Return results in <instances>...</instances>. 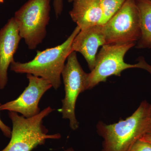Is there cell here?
I'll return each mask as SVG.
<instances>
[{
	"label": "cell",
	"mask_w": 151,
	"mask_h": 151,
	"mask_svg": "<svg viewBox=\"0 0 151 151\" xmlns=\"http://www.w3.org/2000/svg\"><path fill=\"white\" fill-rule=\"evenodd\" d=\"M150 104L141 103L132 116L118 123L97 124V132L103 138L101 151H128L132 146L151 129Z\"/></svg>",
	"instance_id": "6da1fadb"
},
{
	"label": "cell",
	"mask_w": 151,
	"mask_h": 151,
	"mask_svg": "<svg viewBox=\"0 0 151 151\" xmlns=\"http://www.w3.org/2000/svg\"><path fill=\"white\" fill-rule=\"evenodd\" d=\"M81 30L76 26L71 35L61 44L42 50H37L34 58L29 62L14 60L10 69L17 73L30 74L43 78L57 90L61 84V73L69 55L73 52V39Z\"/></svg>",
	"instance_id": "7a4b0ae2"
},
{
	"label": "cell",
	"mask_w": 151,
	"mask_h": 151,
	"mask_svg": "<svg viewBox=\"0 0 151 151\" xmlns=\"http://www.w3.org/2000/svg\"><path fill=\"white\" fill-rule=\"evenodd\" d=\"M53 111L48 107L29 118L9 111V117L12 123L11 140L1 151H32L38 146L44 145L47 139H60V134H48V130L43 125L44 119Z\"/></svg>",
	"instance_id": "3957f363"
},
{
	"label": "cell",
	"mask_w": 151,
	"mask_h": 151,
	"mask_svg": "<svg viewBox=\"0 0 151 151\" xmlns=\"http://www.w3.org/2000/svg\"><path fill=\"white\" fill-rule=\"evenodd\" d=\"M135 45V43H127L102 46L97 55L95 67L87 73L86 90L92 89L100 82H105L111 76H121L122 71L128 68H142L151 74V65L142 58L137 64H128L124 62L125 54Z\"/></svg>",
	"instance_id": "277c9868"
},
{
	"label": "cell",
	"mask_w": 151,
	"mask_h": 151,
	"mask_svg": "<svg viewBox=\"0 0 151 151\" xmlns=\"http://www.w3.org/2000/svg\"><path fill=\"white\" fill-rule=\"evenodd\" d=\"M51 1L28 0L15 13L19 35L30 50H35L46 37Z\"/></svg>",
	"instance_id": "5b68a950"
},
{
	"label": "cell",
	"mask_w": 151,
	"mask_h": 151,
	"mask_svg": "<svg viewBox=\"0 0 151 151\" xmlns=\"http://www.w3.org/2000/svg\"><path fill=\"white\" fill-rule=\"evenodd\" d=\"M103 27L106 45L135 43L139 40L140 25L136 0H126Z\"/></svg>",
	"instance_id": "8992f818"
},
{
	"label": "cell",
	"mask_w": 151,
	"mask_h": 151,
	"mask_svg": "<svg viewBox=\"0 0 151 151\" xmlns=\"http://www.w3.org/2000/svg\"><path fill=\"white\" fill-rule=\"evenodd\" d=\"M87 75L78 62L76 52H72L68 57L61 73L65 96L59 112L63 119L69 120L70 129L73 130L77 129L79 126L75 116L76 104L78 95L86 91Z\"/></svg>",
	"instance_id": "52a82bcc"
},
{
	"label": "cell",
	"mask_w": 151,
	"mask_h": 151,
	"mask_svg": "<svg viewBox=\"0 0 151 151\" xmlns=\"http://www.w3.org/2000/svg\"><path fill=\"white\" fill-rule=\"evenodd\" d=\"M28 85L16 100L1 105L0 111H8L19 113L26 118H31L40 113L38 105L44 94L52 86L48 81L40 77L27 74Z\"/></svg>",
	"instance_id": "ba28073f"
},
{
	"label": "cell",
	"mask_w": 151,
	"mask_h": 151,
	"mask_svg": "<svg viewBox=\"0 0 151 151\" xmlns=\"http://www.w3.org/2000/svg\"><path fill=\"white\" fill-rule=\"evenodd\" d=\"M22 39L14 17L0 29V89L7 84L8 70Z\"/></svg>",
	"instance_id": "9c48e42d"
},
{
	"label": "cell",
	"mask_w": 151,
	"mask_h": 151,
	"mask_svg": "<svg viewBox=\"0 0 151 151\" xmlns=\"http://www.w3.org/2000/svg\"><path fill=\"white\" fill-rule=\"evenodd\" d=\"M105 45L106 43L103 25L98 24L81 30L73 39L72 50L83 55L91 71L96 65L98 48Z\"/></svg>",
	"instance_id": "30bf717a"
},
{
	"label": "cell",
	"mask_w": 151,
	"mask_h": 151,
	"mask_svg": "<svg viewBox=\"0 0 151 151\" xmlns=\"http://www.w3.org/2000/svg\"><path fill=\"white\" fill-rule=\"evenodd\" d=\"M73 2L69 15L81 30L101 24L103 14L98 0H75Z\"/></svg>",
	"instance_id": "8fae6325"
},
{
	"label": "cell",
	"mask_w": 151,
	"mask_h": 151,
	"mask_svg": "<svg viewBox=\"0 0 151 151\" xmlns=\"http://www.w3.org/2000/svg\"><path fill=\"white\" fill-rule=\"evenodd\" d=\"M139 15L141 36L138 48H151V1L136 0Z\"/></svg>",
	"instance_id": "7c38bea8"
},
{
	"label": "cell",
	"mask_w": 151,
	"mask_h": 151,
	"mask_svg": "<svg viewBox=\"0 0 151 151\" xmlns=\"http://www.w3.org/2000/svg\"><path fill=\"white\" fill-rule=\"evenodd\" d=\"M103 12L101 24H105L120 9L126 0H98Z\"/></svg>",
	"instance_id": "4fadbf2b"
},
{
	"label": "cell",
	"mask_w": 151,
	"mask_h": 151,
	"mask_svg": "<svg viewBox=\"0 0 151 151\" xmlns=\"http://www.w3.org/2000/svg\"><path fill=\"white\" fill-rule=\"evenodd\" d=\"M128 151H151V144L139 139Z\"/></svg>",
	"instance_id": "5bb4252c"
},
{
	"label": "cell",
	"mask_w": 151,
	"mask_h": 151,
	"mask_svg": "<svg viewBox=\"0 0 151 151\" xmlns=\"http://www.w3.org/2000/svg\"><path fill=\"white\" fill-rule=\"evenodd\" d=\"M52 5L56 18L59 17L62 14L63 9L64 0H52Z\"/></svg>",
	"instance_id": "9a60e30c"
},
{
	"label": "cell",
	"mask_w": 151,
	"mask_h": 151,
	"mask_svg": "<svg viewBox=\"0 0 151 151\" xmlns=\"http://www.w3.org/2000/svg\"><path fill=\"white\" fill-rule=\"evenodd\" d=\"M1 105V104L0 103V106ZM0 129L5 137L8 138H11L12 130L10 128L4 124L1 120V118H0Z\"/></svg>",
	"instance_id": "2e32d148"
},
{
	"label": "cell",
	"mask_w": 151,
	"mask_h": 151,
	"mask_svg": "<svg viewBox=\"0 0 151 151\" xmlns=\"http://www.w3.org/2000/svg\"><path fill=\"white\" fill-rule=\"evenodd\" d=\"M140 139L151 144V129L143 135Z\"/></svg>",
	"instance_id": "e0dca14e"
},
{
	"label": "cell",
	"mask_w": 151,
	"mask_h": 151,
	"mask_svg": "<svg viewBox=\"0 0 151 151\" xmlns=\"http://www.w3.org/2000/svg\"><path fill=\"white\" fill-rule=\"evenodd\" d=\"M64 151H75V150L72 148H69L66 149Z\"/></svg>",
	"instance_id": "ac0fdd59"
},
{
	"label": "cell",
	"mask_w": 151,
	"mask_h": 151,
	"mask_svg": "<svg viewBox=\"0 0 151 151\" xmlns=\"http://www.w3.org/2000/svg\"><path fill=\"white\" fill-rule=\"evenodd\" d=\"M67 1H68L69 2H73L75 0H67Z\"/></svg>",
	"instance_id": "d6986e66"
},
{
	"label": "cell",
	"mask_w": 151,
	"mask_h": 151,
	"mask_svg": "<svg viewBox=\"0 0 151 151\" xmlns=\"http://www.w3.org/2000/svg\"><path fill=\"white\" fill-rule=\"evenodd\" d=\"M4 0H0V4L4 2Z\"/></svg>",
	"instance_id": "ffe728a7"
},
{
	"label": "cell",
	"mask_w": 151,
	"mask_h": 151,
	"mask_svg": "<svg viewBox=\"0 0 151 151\" xmlns=\"http://www.w3.org/2000/svg\"><path fill=\"white\" fill-rule=\"evenodd\" d=\"M150 117L151 119V105H150Z\"/></svg>",
	"instance_id": "44dd1931"
},
{
	"label": "cell",
	"mask_w": 151,
	"mask_h": 151,
	"mask_svg": "<svg viewBox=\"0 0 151 151\" xmlns=\"http://www.w3.org/2000/svg\"><path fill=\"white\" fill-rule=\"evenodd\" d=\"M148 1H151V0H148Z\"/></svg>",
	"instance_id": "7402d4cb"
}]
</instances>
